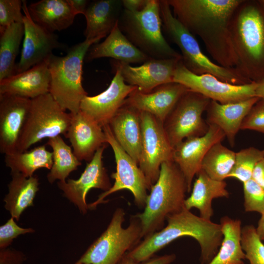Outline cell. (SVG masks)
<instances>
[{
  "mask_svg": "<svg viewBox=\"0 0 264 264\" xmlns=\"http://www.w3.org/2000/svg\"><path fill=\"white\" fill-rule=\"evenodd\" d=\"M106 146L104 145L96 151L78 179L69 178L66 181L57 182L63 195L74 204L83 215H85L88 210L86 196L91 189H99L105 192L112 186L102 160Z\"/></svg>",
  "mask_w": 264,
  "mask_h": 264,
  "instance_id": "9a60e30c",
  "label": "cell"
},
{
  "mask_svg": "<svg viewBox=\"0 0 264 264\" xmlns=\"http://www.w3.org/2000/svg\"><path fill=\"white\" fill-rule=\"evenodd\" d=\"M113 66L115 75L109 87L98 95L85 97L80 107L81 111L90 116L102 127L109 124L124 104L129 95L137 88L127 84L119 68Z\"/></svg>",
  "mask_w": 264,
  "mask_h": 264,
  "instance_id": "2e32d148",
  "label": "cell"
},
{
  "mask_svg": "<svg viewBox=\"0 0 264 264\" xmlns=\"http://www.w3.org/2000/svg\"><path fill=\"white\" fill-rule=\"evenodd\" d=\"M173 82L220 104L236 103L256 97V82L237 85L223 82L212 74L197 75L184 66L182 59L176 66Z\"/></svg>",
  "mask_w": 264,
  "mask_h": 264,
  "instance_id": "4fadbf2b",
  "label": "cell"
},
{
  "mask_svg": "<svg viewBox=\"0 0 264 264\" xmlns=\"http://www.w3.org/2000/svg\"><path fill=\"white\" fill-rule=\"evenodd\" d=\"M175 254H166L161 256L151 258L147 261L138 263L126 253L117 264H170L176 259Z\"/></svg>",
  "mask_w": 264,
  "mask_h": 264,
  "instance_id": "b9f144b4",
  "label": "cell"
},
{
  "mask_svg": "<svg viewBox=\"0 0 264 264\" xmlns=\"http://www.w3.org/2000/svg\"><path fill=\"white\" fill-rule=\"evenodd\" d=\"M69 4L78 14H84L89 2L87 0H67Z\"/></svg>",
  "mask_w": 264,
  "mask_h": 264,
  "instance_id": "f6af8a7d",
  "label": "cell"
},
{
  "mask_svg": "<svg viewBox=\"0 0 264 264\" xmlns=\"http://www.w3.org/2000/svg\"><path fill=\"white\" fill-rule=\"evenodd\" d=\"M24 37L20 59L16 63L15 73H21L50 57L53 50L65 48L58 36L41 26L32 19L26 0H22ZM14 74V75H15Z\"/></svg>",
  "mask_w": 264,
  "mask_h": 264,
  "instance_id": "5bb4252c",
  "label": "cell"
},
{
  "mask_svg": "<svg viewBox=\"0 0 264 264\" xmlns=\"http://www.w3.org/2000/svg\"><path fill=\"white\" fill-rule=\"evenodd\" d=\"M11 180L8 185V192L3 201L4 208L16 221L23 211L34 206L33 201L39 190L36 176L26 177L21 173L11 172Z\"/></svg>",
  "mask_w": 264,
  "mask_h": 264,
  "instance_id": "f1b7e54d",
  "label": "cell"
},
{
  "mask_svg": "<svg viewBox=\"0 0 264 264\" xmlns=\"http://www.w3.org/2000/svg\"><path fill=\"white\" fill-rule=\"evenodd\" d=\"M241 244L249 264H264V243L253 225L242 227Z\"/></svg>",
  "mask_w": 264,
  "mask_h": 264,
  "instance_id": "d590c367",
  "label": "cell"
},
{
  "mask_svg": "<svg viewBox=\"0 0 264 264\" xmlns=\"http://www.w3.org/2000/svg\"><path fill=\"white\" fill-rule=\"evenodd\" d=\"M264 157V150L250 147L236 153L235 161L229 177H234L242 183L252 178L254 168Z\"/></svg>",
  "mask_w": 264,
  "mask_h": 264,
  "instance_id": "e575fe53",
  "label": "cell"
},
{
  "mask_svg": "<svg viewBox=\"0 0 264 264\" xmlns=\"http://www.w3.org/2000/svg\"><path fill=\"white\" fill-rule=\"evenodd\" d=\"M162 29L181 52L182 62L191 72L197 74H212L220 80L233 85L252 83L235 68H226L212 62L201 51L193 35L174 16L167 0H159Z\"/></svg>",
  "mask_w": 264,
  "mask_h": 264,
  "instance_id": "8992f818",
  "label": "cell"
},
{
  "mask_svg": "<svg viewBox=\"0 0 264 264\" xmlns=\"http://www.w3.org/2000/svg\"><path fill=\"white\" fill-rule=\"evenodd\" d=\"M255 96L264 100V80L257 83Z\"/></svg>",
  "mask_w": 264,
  "mask_h": 264,
  "instance_id": "7dc6e473",
  "label": "cell"
},
{
  "mask_svg": "<svg viewBox=\"0 0 264 264\" xmlns=\"http://www.w3.org/2000/svg\"><path fill=\"white\" fill-rule=\"evenodd\" d=\"M211 100L191 90L178 101L164 122L169 141L174 148L184 140L200 136L208 130L202 118Z\"/></svg>",
  "mask_w": 264,
  "mask_h": 264,
  "instance_id": "8fae6325",
  "label": "cell"
},
{
  "mask_svg": "<svg viewBox=\"0 0 264 264\" xmlns=\"http://www.w3.org/2000/svg\"><path fill=\"white\" fill-rule=\"evenodd\" d=\"M125 216L124 209L117 208L106 229L77 261L87 264H117L142 239L139 220L132 216L128 226L123 228Z\"/></svg>",
  "mask_w": 264,
  "mask_h": 264,
  "instance_id": "ba28073f",
  "label": "cell"
},
{
  "mask_svg": "<svg viewBox=\"0 0 264 264\" xmlns=\"http://www.w3.org/2000/svg\"><path fill=\"white\" fill-rule=\"evenodd\" d=\"M49 58L0 81V95L11 94L33 99L49 93L51 75Z\"/></svg>",
  "mask_w": 264,
  "mask_h": 264,
  "instance_id": "7402d4cb",
  "label": "cell"
},
{
  "mask_svg": "<svg viewBox=\"0 0 264 264\" xmlns=\"http://www.w3.org/2000/svg\"><path fill=\"white\" fill-rule=\"evenodd\" d=\"M32 100L11 94L0 95V152H17L19 138L30 110Z\"/></svg>",
  "mask_w": 264,
  "mask_h": 264,
  "instance_id": "d6986e66",
  "label": "cell"
},
{
  "mask_svg": "<svg viewBox=\"0 0 264 264\" xmlns=\"http://www.w3.org/2000/svg\"><path fill=\"white\" fill-rule=\"evenodd\" d=\"M235 68L251 82L264 80V5L260 0H242L232 17Z\"/></svg>",
  "mask_w": 264,
  "mask_h": 264,
  "instance_id": "3957f363",
  "label": "cell"
},
{
  "mask_svg": "<svg viewBox=\"0 0 264 264\" xmlns=\"http://www.w3.org/2000/svg\"><path fill=\"white\" fill-rule=\"evenodd\" d=\"M34 231V229L31 228L20 227L16 223L15 219L11 217L0 226V249L9 247L13 240L18 236Z\"/></svg>",
  "mask_w": 264,
  "mask_h": 264,
  "instance_id": "f35d334b",
  "label": "cell"
},
{
  "mask_svg": "<svg viewBox=\"0 0 264 264\" xmlns=\"http://www.w3.org/2000/svg\"><path fill=\"white\" fill-rule=\"evenodd\" d=\"M142 144L138 165L150 188L157 181L161 164L173 161L174 148L167 137L164 123L149 113L140 111Z\"/></svg>",
  "mask_w": 264,
  "mask_h": 264,
  "instance_id": "7c38bea8",
  "label": "cell"
},
{
  "mask_svg": "<svg viewBox=\"0 0 264 264\" xmlns=\"http://www.w3.org/2000/svg\"><path fill=\"white\" fill-rule=\"evenodd\" d=\"M220 224L223 239L219 249L208 264H244L245 254L241 244L242 222L224 216Z\"/></svg>",
  "mask_w": 264,
  "mask_h": 264,
  "instance_id": "f546056e",
  "label": "cell"
},
{
  "mask_svg": "<svg viewBox=\"0 0 264 264\" xmlns=\"http://www.w3.org/2000/svg\"><path fill=\"white\" fill-rule=\"evenodd\" d=\"M246 212L264 213V189L253 179L242 183Z\"/></svg>",
  "mask_w": 264,
  "mask_h": 264,
  "instance_id": "8d00e7d4",
  "label": "cell"
},
{
  "mask_svg": "<svg viewBox=\"0 0 264 264\" xmlns=\"http://www.w3.org/2000/svg\"><path fill=\"white\" fill-rule=\"evenodd\" d=\"M166 220V226L143 239L127 255L142 263L171 242L185 236L194 238L199 244L200 264H208L217 254L223 239L220 224L196 216L185 207L168 216Z\"/></svg>",
  "mask_w": 264,
  "mask_h": 264,
  "instance_id": "7a4b0ae2",
  "label": "cell"
},
{
  "mask_svg": "<svg viewBox=\"0 0 264 264\" xmlns=\"http://www.w3.org/2000/svg\"><path fill=\"white\" fill-rule=\"evenodd\" d=\"M4 162L11 172L19 173L28 177L33 176L38 169H51L53 164L52 153L42 145L29 151L5 154Z\"/></svg>",
  "mask_w": 264,
  "mask_h": 264,
  "instance_id": "1f68e13d",
  "label": "cell"
},
{
  "mask_svg": "<svg viewBox=\"0 0 264 264\" xmlns=\"http://www.w3.org/2000/svg\"><path fill=\"white\" fill-rule=\"evenodd\" d=\"M71 114L65 136L70 141L78 159L89 162L96 151L107 143L105 133L102 126L80 110Z\"/></svg>",
  "mask_w": 264,
  "mask_h": 264,
  "instance_id": "44dd1931",
  "label": "cell"
},
{
  "mask_svg": "<svg viewBox=\"0 0 264 264\" xmlns=\"http://www.w3.org/2000/svg\"><path fill=\"white\" fill-rule=\"evenodd\" d=\"M241 130H250L264 134V100L260 99L243 119Z\"/></svg>",
  "mask_w": 264,
  "mask_h": 264,
  "instance_id": "ab89813d",
  "label": "cell"
},
{
  "mask_svg": "<svg viewBox=\"0 0 264 264\" xmlns=\"http://www.w3.org/2000/svg\"><path fill=\"white\" fill-rule=\"evenodd\" d=\"M99 41L85 39L67 49L66 55L52 54L49 58V93L64 110L71 114L80 111L82 100L88 96L82 83L83 64L89 48Z\"/></svg>",
  "mask_w": 264,
  "mask_h": 264,
  "instance_id": "5b68a950",
  "label": "cell"
},
{
  "mask_svg": "<svg viewBox=\"0 0 264 264\" xmlns=\"http://www.w3.org/2000/svg\"><path fill=\"white\" fill-rule=\"evenodd\" d=\"M208 125V130L203 135L187 138L174 148L173 160L185 178L188 193L192 190L193 180L201 170L206 153L214 144L221 142L225 137L218 126Z\"/></svg>",
  "mask_w": 264,
  "mask_h": 264,
  "instance_id": "e0dca14e",
  "label": "cell"
},
{
  "mask_svg": "<svg viewBox=\"0 0 264 264\" xmlns=\"http://www.w3.org/2000/svg\"><path fill=\"white\" fill-rule=\"evenodd\" d=\"M105 57L128 64L144 63L150 58L125 36L118 26V22L103 42L91 46L85 61L88 62Z\"/></svg>",
  "mask_w": 264,
  "mask_h": 264,
  "instance_id": "603a6c76",
  "label": "cell"
},
{
  "mask_svg": "<svg viewBox=\"0 0 264 264\" xmlns=\"http://www.w3.org/2000/svg\"><path fill=\"white\" fill-rule=\"evenodd\" d=\"M24 32L23 22L0 28V81L15 73V60Z\"/></svg>",
  "mask_w": 264,
  "mask_h": 264,
  "instance_id": "4dcf8cb0",
  "label": "cell"
},
{
  "mask_svg": "<svg viewBox=\"0 0 264 264\" xmlns=\"http://www.w3.org/2000/svg\"><path fill=\"white\" fill-rule=\"evenodd\" d=\"M26 259L20 250L10 247L0 249V264H23Z\"/></svg>",
  "mask_w": 264,
  "mask_h": 264,
  "instance_id": "60d3db41",
  "label": "cell"
},
{
  "mask_svg": "<svg viewBox=\"0 0 264 264\" xmlns=\"http://www.w3.org/2000/svg\"><path fill=\"white\" fill-rule=\"evenodd\" d=\"M109 125L119 145L138 164L142 144L140 111L124 103Z\"/></svg>",
  "mask_w": 264,
  "mask_h": 264,
  "instance_id": "cb8c5ba5",
  "label": "cell"
},
{
  "mask_svg": "<svg viewBox=\"0 0 264 264\" xmlns=\"http://www.w3.org/2000/svg\"><path fill=\"white\" fill-rule=\"evenodd\" d=\"M27 7L33 21L53 33L67 28L78 15L67 0H41Z\"/></svg>",
  "mask_w": 264,
  "mask_h": 264,
  "instance_id": "4316f807",
  "label": "cell"
},
{
  "mask_svg": "<svg viewBox=\"0 0 264 264\" xmlns=\"http://www.w3.org/2000/svg\"><path fill=\"white\" fill-rule=\"evenodd\" d=\"M148 0H122L124 9L129 11H139L146 5Z\"/></svg>",
  "mask_w": 264,
  "mask_h": 264,
  "instance_id": "7bdbcfd3",
  "label": "cell"
},
{
  "mask_svg": "<svg viewBox=\"0 0 264 264\" xmlns=\"http://www.w3.org/2000/svg\"><path fill=\"white\" fill-rule=\"evenodd\" d=\"M256 229L257 233L261 240L262 241H264V213L261 215Z\"/></svg>",
  "mask_w": 264,
  "mask_h": 264,
  "instance_id": "bcb514c9",
  "label": "cell"
},
{
  "mask_svg": "<svg viewBox=\"0 0 264 264\" xmlns=\"http://www.w3.org/2000/svg\"><path fill=\"white\" fill-rule=\"evenodd\" d=\"M181 60L150 58L138 66L114 60L112 65L119 68L126 83L147 93L160 85L173 82L176 66Z\"/></svg>",
  "mask_w": 264,
  "mask_h": 264,
  "instance_id": "ac0fdd59",
  "label": "cell"
},
{
  "mask_svg": "<svg viewBox=\"0 0 264 264\" xmlns=\"http://www.w3.org/2000/svg\"><path fill=\"white\" fill-rule=\"evenodd\" d=\"M47 145L51 148L53 156V164L46 176L48 182L66 181L69 174L81 165V161L61 135L49 138Z\"/></svg>",
  "mask_w": 264,
  "mask_h": 264,
  "instance_id": "d6a6232c",
  "label": "cell"
},
{
  "mask_svg": "<svg viewBox=\"0 0 264 264\" xmlns=\"http://www.w3.org/2000/svg\"><path fill=\"white\" fill-rule=\"evenodd\" d=\"M174 16L198 36L218 65L235 68L237 58L230 30L232 16L242 0H167Z\"/></svg>",
  "mask_w": 264,
  "mask_h": 264,
  "instance_id": "6da1fadb",
  "label": "cell"
},
{
  "mask_svg": "<svg viewBox=\"0 0 264 264\" xmlns=\"http://www.w3.org/2000/svg\"><path fill=\"white\" fill-rule=\"evenodd\" d=\"M236 153L221 142L214 144L204 157L201 169L211 178L223 181L228 178L235 161Z\"/></svg>",
  "mask_w": 264,
  "mask_h": 264,
  "instance_id": "836d02e7",
  "label": "cell"
},
{
  "mask_svg": "<svg viewBox=\"0 0 264 264\" xmlns=\"http://www.w3.org/2000/svg\"><path fill=\"white\" fill-rule=\"evenodd\" d=\"M260 100L257 97L236 103L220 104L211 100L207 108L206 122L216 125L224 132L230 145L235 144L236 136L242 121L252 107Z\"/></svg>",
  "mask_w": 264,
  "mask_h": 264,
  "instance_id": "d4e9b609",
  "label": "cell"
},
{
  "mask_svg": "<svg viewBox=\"0 0 264 264\" xmlns=\"http://www.w3.org/2000/svg\"><path fill=\"white\" fill-rule=\"evenodd\" d=\"M106 140L111 147L116 164V172L110 176L114 183L108 191L100 194L98 198L88 204V209H95L104 202L105 198L123 189L129 190L134 197L135 204L140 208L145 207L150 190L146 178L138 164L126 152L115 139L109 124L103 127Z\"/></svg>",
  "mask_w": 264,
  "mask_h": 264,
  "instance_id": "30bf717a",
  "label": "cell"
},
{
  "mask_svg": "<svg viewBox=\"0 0 264 264\" xmlns=\"http://www.w3.org/2000/svg\"><path fill=\"white\" fill-rule=\"evenodd\" d=\"M31 100L17 152L27 151L44 138L65 135L70 123L71 113L64 110L49 93Z\"/></svg>",
  "mask_w": 264,
  "mask_h": 264,
  "instance_id": "9c48e42d",
  "label": "cell"
},
{
  "mask_svg": "<svg viewBox=\"0 0 264 264\" xmlns=\"http://www.w3.org/2000/svg\"><path fill=\"white\" fill-rule=\"evenodd\" d=\"M252 179L264 189V157L255 166Z\"/></svg>",
  "mask_w": 264,
  "mask_h": 264,
  "instance_id": "ee69618b",
  "label": "cell"
},
{
  "mask_svg": "<svg viewBox=\"0 0 264 264\" xmlns=\"http://www.w3.org/2000/svg\"><path fill=\"white\" fill-rule=\"evenodd\" d=\"M123 9L121 0L89 1L84 14L86 27L85 39H98L107 36L118 22Z\"/></svg>",
  "mask_w": 264,
  "mask_h": 264,
  "instance_id": "484cf974",
  "label": "cell"
},
{
  "mask_svg": "<svg viewBox=\"0 0 264 264\" xmlns=\"http://www.w3.org/2000/svg\"><path fill=\"white\" fill-rule=\"evenodd\" d=\"M150 191L144 211L134 215L140 221L143 239L162 229L168 216L184 208L187 185L173 161L161 164L158 178Z\"/></svg>",
  "mask_w": 264,
  "mask_h": 264,
  "instance_id": "277c9868",
  "label": "cell"
},
{
  "mask_svg": "<svg viewBox=\"0 0 264 264\" xmlns=\"http://www.w3.org/2000/svg\"><path fill=\"white\" fill-rule=\"evenodd\" d=\"M190 89L176 82L160 85L145 93L137 88L128 97L125 104L139 111L150 113L164 123L180 98Z\"/></svg>",
  "mask_w": 264,
  "mask_h": 264,
  "instance_id": "ffe728a7",
  "label": "cell"
},
{
  "mask_svg": "<svg viewBox=\"0 0 264 264\" xmlns=\"http://www.w3.org/2000/svg\"><path fill=\"white\" fill-rule=\"evenodd\" d=\"M74 264H87L85 263L78 262L77 261Z\"/></svg>",
  "mask_w": 264,
  "mask_h": 264,
  "instance_id": "c3c4849f",
  "label": "cell"
},
{
  "mask_svg": "<svg viewBox=\"0 0 264 264\" xmlns=\"http://www.w3.org/2000/svg\"><path fill=\"white\" fill-rule=\"evenodd\" d=\"M118 26L125 36L149 57L157 59H182L163 35L159 0H148L139 11L123 9Z\"/></svg>",
  "mask_w": 264,
  "mask_h": 264,
  "instance_id": "52a82bcc",
  "label": "cell"
},
{
  "mask_svg": "<svg viewBox=\"0 0 264 264\" xmlns=\"http://www.w3.org/2000/svg\"><path fill=\"white\" fill-rule=\"evenodd\" d=\"M22 0H0V28L23 22Z\"/></svg>",
  "mask_w": 264,
  "mask_h": 264,
  "instance_id": "74e56055",
  "label": "cell"
},
{
  "mask_svg": "<svg viewBox=\"0 0 264 264\" xmlns=\"http://www.w3.org/2000/svg\"><path fill=\"white\" fill-rule=\"evenodd\" d=\"M261 2L263 3V4L264 5V0H260Z\"/></svg>",
  "mask_w": 264,
  "mask_h": 264,
  "instance_id": "681fc988",
  "label": "cell"
},
{
  "mask_svg": "<svg viewBox=\"0 0 264 264\" xmlns=\"http://www.w3.org/2000/svg\"><path fill=\"white\" fill-rule=\"evenodd\" d=\"M197 176L191 195L185 200L184 207L188 210L197 208L199 210L201 218L211 220L214 213L212 200L214 198L229 196L226 189L227 184L224 180L211 178L201 169Z\"/></svg>",
  "mask_w": 264,
  "mask_h": 264,
  "instance_id": "83f0119b",
  "label": "cell"
}]
</instances>
